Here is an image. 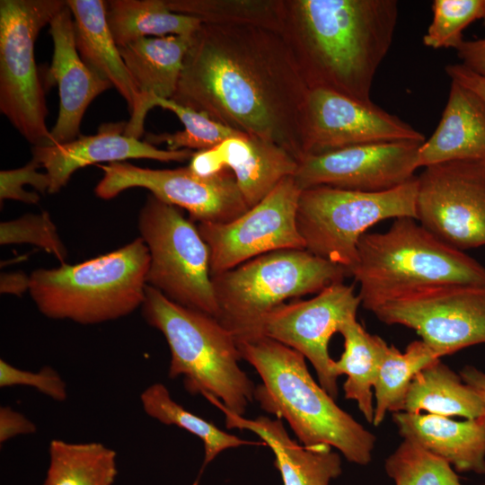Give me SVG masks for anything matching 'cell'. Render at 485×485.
I'll return each mask as SVG.
<instances>
[{"label":"cell","mask_w":485,"mask_h":485,"mask_svg":"<svg viewBox=\"0 0 485 485\" xmlns=\"http://www.w3.org/2000/svg\"><path fill=\"white\" fill-rule=\"evenodd\" d=\"M392 419L403 439L445 460L458 472L485 474V426L434 414L399 411Z\"/></svg>","instance_id":"obj_23"},{"label":"cell","mask_w":485,"mask_h":485,"mask_svg":"<svg viewBox=\"0 0 485 485\" xmlns=\"http://www.w3.org/2000/svg\"><path fill=\"white\" fill-rule=\"evenodd\" d=\"M192 35L141 38L119 48L147 111L154 97L174 96Z\"/></svg>","instance_id":"obj_25"},{"label":"cell","mask_w":485,"mask_h":485,"mask_svg":"<svg viewBox=\"0 0 485 485\" xmlns=\"http://www.w3.org/2000/svg\"><path fill=\"white\" fill-rule=\"evenodd\" d=\"M350 271L305 249L268 252L211 276L218 321L234 338L254 335L260 321L289 298L319 293Z\"/></svg>","instance_id":"obj_7"},{"label":"cell","mask_w":485,"mask_h":485,"mask_svg":"<svg viewBox=\"0 0 485 485\" xmlns=\"http://www.w3.org/2000/svg\"><path fill=\"white\" fill-rule=\"evenodd\" d=\"M460 64L471 71L485 76V37L463 41L456 48Z\"/></svg>","instance_id":"obj_40"},{"label":"cell","mask_w":485,"mask_h":485,"mask_svg":"<svg viewBox=\"0 0 485 485\" xmlns=\"http://www.w3.org/2000/svg\"><path fill=\"white\" fill-rule=\"evenodd\" d=\"M66 4L63 0L0 1V110L33 146L47 145L50 133L34 45Z\"/></svg>","instance_id":"obj_10"},{"label":"cell","mask_w":485,"mask_h":485,"mask_svg":"<svg viewBox=\"0 0 485 485\" xmlns=\"http://www.w3.org/2000/svg\"><path fill=\"white\" fill-rule=\"evenodd\" d=\"M384 468L395 485H463L447 462L405 439L386 458Z\"/></svg>","instance_id":"obj_34"},{"label":"cell","mask_w":485,"mask_h":485,"mask_svg":"<svg viewBox=\"0 0 485 485\" xmlns=\"http://www.w3.org/2000/svg\"><path fill=\"white\" fill-rule=\"evenodd\" d=\"M236 343L242 359L261 379L254 400L263 410L284 419L305 446L327 445L348 462L370 463L375 436L314 381L303 354L262 335L238 339Z\"/></svg>","instance_id":"obj_3"},{"label":"cell","mask_w":485,"mask_h":485,"mask_svg":"<svg viewBox=\"0 0 485 485\" xmlns=\"http://www.w3.org/2000/svg\"><path fill=\"white\" fill-rule=\"evenodd\" d=\"M415 208L417 221L445 243L463 251L485 246V161L424 167Z\"/></svg>","instance_id":"obj_12"},{"label":"cell","mask_w":485,"mask_h":485,"mask_svg":"<svg viewBox=\"0 0 485 485\" xmlns=\"http://www.w3.org/2000/svg\"><path fill=\"white\" fill-rule=\"evenodd\" d=\"M421 145L373 143L307 155L298 161L293 177L301 190L322 185L364 192L390 190L416 177Z\"/></svg>","instance_id":"obj_17"},{"label":"cell","mask_w":485,"mask_h":485,"mask_svg":"<svg viewBox=\"0 0 485 485\" xmlns=\"http://www.w3.org/2000/svg\"><path fill=\"white\" fill-rule=\"evenodd\" d=\"M140 401L144 411L150 418L164 425L177 426L203 442L205 456L199 475L204 468L225 449L243 445H264L263 442L241 439L187 410L172 398L163 384L155 383L146 387L140 394Z\"/></svg>","instance_id":"obj_31"},{"label":"cell","mask_w":485,"mask_h":485,"mask_svg":"<svg viewBox=\"0 0 485 485\" xmlns=\"http://www.w3.org/2000/svg\"><path fill=\"white\" fill-rule=\"evenodd\" d=\"M27 242L37 245L54 254L63 263L67 251L62 243L49 215H25L0 225V243Z\"/></svg>","instance_id":"obj_36"},{"label":"cell","mask_w":485,"mask_h":485,"mask_svg":"<svg viewBox=\"0 0 485 485\" xmlns=\"http://www.w3.org/2000/svg\"><path fill=\"white\" fill-rule=\"evenodd\" d=\"M107 21L119 48L148 36H190L199 29L198 19L172 13L164 0H110Z\"/></svg>","instance_id":"obj_28"},{"label":"cell","mask_w":485,"mask_h":485,"mask_svg":"<svg viewBox=\"0 0 485 485\" xmlns=\"http://www.w3.org/2000/svg\"><path fill=\"white\" fill-rule=\"evenodd\" d=\"M298 161L277 144L241 134L218 146L194 153L189 168L201 176L227 169L249 208L260 202L286 177L293 176Z\"/></svg>","instance_id":"obj_19"},{"label":"cell","mask_w":485,"mask_h":485,"mask_svg":"<svg viewBox=\"0 0 485 485\" xmlns=\"http://www.w3.org/2000/svg\"><path fill=\"white\" fill-rule=\"evenodd\" d=\"M397 21L396 0H282L279 33L309 89L372 102Z\"/></svg>","instance_id":"obj_2"},{"label":"cell","mask_w":485,"mask_h":485,"mask_svg":"<svg viewBox=\"0 0 485 485\" xmlns=\"http://www.w3.org/2000/svg\"><path fill=\"white\" fill-rule=\"evenodd\" d=\"M302 139L304 156L383 142L423 143V134L372 102L326 89H309Z\"/></svg>","instance_id":"obj_16"},{"label":"cell","mask_w":485,"mask_h":485,"mask_svg":"<svg viewBox=\"0 0 485 485\" xmlns=\"http://www.w3.org/2000/svg\"><path fill=\"white\" fill-rule=\"evenodd\" d=\"M74 19L77 51L85 65L110 83L127 101L130 119L124 135L139 139L147 114L107 21V3L102 0H66Z\"/></svg>","instance_id":"obj_21"},{"label":"cell","mask_w":485,"mask_h":485,"mask_svg":"<svg viewBox=\"0 0 485 485\" xmlns=\"http://www.w3.org/2000/svg\"><path fill=\"white\" fill-rule=\"evenodd\" d=\"M1 293L22 295L29 291L30 277L22 273H4L1 276Z\"/></svg>","instance_id":"obj_43"},{"label":"cell","mask_w":485,"mask_h":485,"mask_svg":"<svg viewBox=\"0 0 485 485\" xmlns=\"http://www.w3.org/2000/svg\"><path fill=\"white\" fill-rule=\"evenodd\" d=\"M484 7L485 0H435L432 22L423 37L424 45L435 49H456L463 41V30L482 19Z\"/></svg>","instance_id":"obj_35"},{"label":"cell","mask_w":485,"mask_h":485,"mask_svg":"<svg viewBox=\"0 0 485 485\" xmlns=\"http://www.w3.org/2000/svg\"><path fill=\"white\" fill-rule=\"evenodd\" d=\"M360 304L353 286L334 283L309 300L276 307L260 321L251 337L266 336L303 354L314 367L320 385L336 399L338 376L329 343L346 322L357 318Z\"/></svg>","instance_id":"obj_15"},{"label":"cell","mask_w":485,"mask_h":485,"mask_svg":"<svg viewBox=\"0 0 485 485\" xmlns=\"http://www.w3.org/2000/svg\"><path fill=\"white\" fill-rule=\"evenodd\" d=\"M40 166L38 162L32 159L23 167L1 171V200L14 199L25 203H37L40 196L36 192L25 191L22 186L31 185L41 193L48 191L50 186L49 177L47 173H41L37 171Z\"/></svg>","instance_id":"obj_38"},{"label":"cell","mask_w":485,"mask_h":485,"mask_svg":"<svg viewBox=\"0 0 485 485\" xmlns=\"http://www.w3.org/2000/svg\"><path fill=\"white\" fill-rule=\"evenodd\" d=\"M403 411H427L448 418L478 419L484 414V404L460 375L438 358L413 377L405 397Z\"/></svg>","instance_id":"obj_26"},{"label":"cell","mask_w":485,"mask_h":485,"mask_svg":"<svg viewBox=\"0 0 485 485\" xmlns=\"http://www.w3.org/2000/svg\"><path fill=\"white\" fill-rule=\"evenodd\" d=\"M369 311L384 323L414 330L439 357L485 344V285L421 287L383 301Z\"/></svg>","instance_id":"obj_11"},{"label":"cell","mask_w":485,"mask_h":485,"mask_svg":"<svg viewBox=\"0 0 485 485\" xmlns=\"http://www.w3.org/2000/svg\"><path fill=\"white\" fill-rule=\"evenodd\" d=\"M340 333L344 339V350L333 362L334 374L338 377L347 375L343 384L345 398L355 401L366 421L373 424V389L386 342L368 333L357 318L346 322Z\"/></svg>","instance_id":"obj_27"},{"label":"cell","mask_w":485,"mask_h":485,"mask_svg":"<svg viewBox=\"0 0 485 485\" xmlns=\"http://www.w3.org/2000/svg\"><path fill=\"white\" fill-rule=\"evenodd\" d=\"M103 176L94 191L110 199L130 188H145L157 198L185 208L192 221L208 224L231 222L248 209L234 175L227 169L201 176L189 167L157 170L127 162L101 165Z\"/></svg>","instance_id":"obj_13"},{"label":"cell","mask_w":485,"mask_h":485,"mask_svg":"<svg viewBox=\"0 0 485 485\" xmlns=\"http://www.w3.org/2000/svg\"><path fill=\"white\" fill-rule=\"evenodd\" d=\"M36 425L27 417L13 408H0V444L20 436L35 433Z\"/></svg>","instance_id":"obj_39"},{"label":"cell","mask_w":485,"mask_h":485,"mask_svg":"<svg viewBox=\"0 0 485 485\" xmlns=\"http://www.w3.org/2000/svg\"><path fill=\"white\" fill-rule=\"evenodd\" d=\"M300 193L294 177L288 176L236 219L199 223L198 230L209 249L211 276L268 252L305 249L296 225Z\"/></svg>","instance_id":"obj_14"},{"label":"cell","mask_w":485,"mask_h":485,"mask_svg":"<svg viewBox=\"0 0 485 485\" xmlns=\"http://www.w3.org/2000/svg\"><path fill=\"white\" fill-rule=\"evenodd\" d=\"M208 401L223 411L226 428L250 430L272 450L284 485H330L341 474L340 454L331 445H301L289 436L280 419H248L229 411L216 398Z\"/></svg>","instance_id":"obj_22"},{"label":"cell","mask_w":485,"mask_h":485,"mask_svg":"<svg viewBox=\"0 0 485 485\" xmlns=\"http://www.w3.org/2000/svg\"><path fill=\"white\" fill-rule=\"evenodd\" d=\"M150 253L141 237L111 252L30 276V295L48 318L89 325L127 316L145 300Z\"/></svg>","instance_id":"obj_6"},{"label":"cell","mask_w":485,"mask_h":485,"mask_svg":"<svg viewBox=\"0 0 485 485\" xmlns=\"http://www.w3.org/2000/svg\"><path fill=\"white\" fill-rule=\"evenodd\" d=\"M463 381L472 388L484 404V414L478 419L485 426V373L472 366H465L460 371Z\"/></svg>","instance_id":"obj_42"},{"label":"cell","mask_w":485,"mask_h":485,"mask_svg":"<svg viewBox=\"0 0 485 485\" xmlns=\"http://www.w3.org/2000/svg\"><path fill=\"white\" fill-rule=\"evenodd\" d=\"M43 485H112L118 474L116 452L98 442L53 439Z\"/></svg>","instance_id":"obj_29"},{"label":"cell","mask_w":485,"mask_h":485,"mask_svg":"<svg viewBox=\"0 0 485 485\" xmlns=\"http://www.w3.org/2000/svg\"><path fill=\"white\" fill-rule=\"evenodd\" d=\"M29 386L57 401L67 398L66 384L56 369L45 366L37 372L22 370L0 360V387Z\"/></svg>","instance_id":"obj_37"},{"label":"cell","mask_w":485,"mask_h":485,"mask_svg":"<svg viewBox=\"0 0 485 485\" xmlns=\"http://www.w3.org/2000/svg\"><path fill=\"white\" fill-rule=\"evenodd\" d=\"M308 93L279 32L202 23L192 35L172 100L238 132L273 142L299 161Z\"/></svg>","instance_id":"obj_1"},{"label":"cell","mask_w":485,"mask_h":485,"mask_svg":"<svg viewBox=\"0 0 485 485\" xmlns=\"http://www.w3.org/2000/svg\"><path fill=\"white\" fill-rule=\"evenodd\" d=\"M417 176L390 190L364 192L330 186L301 190L296 225L305 250L348 269L357 263V245L367 229L389 218L416 219Z\"/></svg>","instance_id":"obj_8"},{"label":"cell","mask_w":485,"mask_h":485,"mask_svg":"<svg viewBox=\"0 0 485 485\" xmlns=\"http://www.w3.org/2000/svg\"><path fill=\"white\" fill-rule=\"evenodd\" d=\"M457 160L485 161V103L451 81L441 119L419 148L418 166Z\"/></svg>","instance_id":"obj_24"},{"label":"cell","mask_w":485,"mask_h":485,"mask_svg":"<svg viewBox=\"0 0 485 485\" xmlns=\"http://www.w3.org/2000/svg\"><path fill=\"white\" fill-rule=\"evenodd\" d=\"M482 20H483V23H484V27H485V7H484V14H483Z\"/></svg>","instance_id":"obj_44"},{"label":"cell","mask_w":485,"mask_h":485,"mask_svg":"<svg viewBox=\"0 0 485 485\" xmlns=\"http://www.w3.org/2000/svg\"><path fill=\"white\" fill-rule=\"evenodd\" d=\"M154 106L172 111L184 125L183 130L174 133H147L145 141L154 146L165 143L168 149L172 151H203L211 149L230 137L243 134L214 120L204 112L180 105L172 99L154 97Z\"/></svg>","instance_id":"obj_33"},{"label":"cell","mask_w":485,"mask_h":485,"mask_svg":"<svg viewBox=\"0 0 485 485\" xmlns=\"http://www.w3.org/2000/svg\"><path fill=\"white\" fill-rule=\"evenodd\" d=\"M438 358L441 357L423 340L410 342L404 352L385 344L374 384V426L381 425L388 412L403 411L413 377Z\"/></svg>","instance_id":"obj_30"},{"label":"cell","mask_w":485,"mask_h":485,"mask_svg":"<svg viewBox=\"0 0 485 485\" xmlns=\"http://www.w3.org/2000/svg\"><path fill=\"white\" fill-rule=\"evenodd\" d=\"M170 11L202 23L251 25L280 32L282 0H164Z\"/></svg>","instance_id":"obj_32"},{"label":"cell","mask_w":485,"mask_h":485,"mask_svg":"<svg viewBox=\"0 0 485 485\" xmlns=\"http://www.w3.org/2000/svg\"><path fill=\"white\" fill-rule=\"evenodd\" d=\"M48 25L54 49L44 84L48 87L57 85L59 110L45 146L70 142L80 137L86 109L98 95L112 87L82 60L75 45L73 15L66 4Z\"/></svg>","instance_id":"obj_18"},{"label":"cell","mask_w":485,"mask_h":485,"mask_svg":"<svg viewBox=\"0 0 485 485\" xmlns=\"http://www.w3.org/2000/svg\"><path fill=\"white\" fill-rule=\"evenodd\" d=\"M145 292L142 314L167 341L169 377H181L190 394L216 398L242 416L256 386L239 366L242 357L234 334L216 318L176 304L148 285Z\"/></svg>","instance_id":"obj_4"},{"label":"cell","mask_w":485,"mask_h":485,"mask_svg":"<svg viewBox=\"0 0 485 485\" xmlns=\"http://www.w3.org/2000/svg\"><path fill=\"white\" fill-rule=\"evenodd\" d=\"M125 127L126 123L106 124L95 135H81L58 145L33 146L32 159L46 169L50 180L48 192H58L75 171L90 164L140 158L166 163L183 162L195 153L190 149H159L145 140L124 135Z\"/></svg>","instance_id":"obj_20"},{"label":"cell","mask_w":485,"mask_h":485,"mask_svg":"<svg viewBox=\"0 0 485 485\" xmlns=\"http://www.w3.org/2000/svg\"><path fill=\"white\" fill-rule=\"evenodd\" d=\"M445 71L451 81L466 87L485 103V76L471 71L462 64L448 65L445 67Z\"/></svg>","instance_id":"obj_41"},{"label":"cell","mask_w":485,"mask_h":485,"mask_svg":"<svg viewBox=\"0 0 485 485\" xmlns=\"http://www.w3.org/2000/svg\"><path fill=\"white\" fill-rule=\"evenodd\" d=\"M351 276L366 310L403 293L436 285H485V267L440 241L413 217L395 218L384 233H366Z\"/></svg>","instance_id":"obj_5"},{"label":"cell","mask_w":485,"mask_h":485,"mask_svg":"<svg viewBox=\"0 0 485 485\" xmlns=\"http://www.w3.org/2000/svg\"><path fill=\"white\" fill-rule=\"evenodd\" d=\"M138 230L150 253L146 285L176 304L218 319L209 249L198 227L177 207L150 193L139 212Z\"/></svg>","instance_id":"obj_9"}]
</instances>
